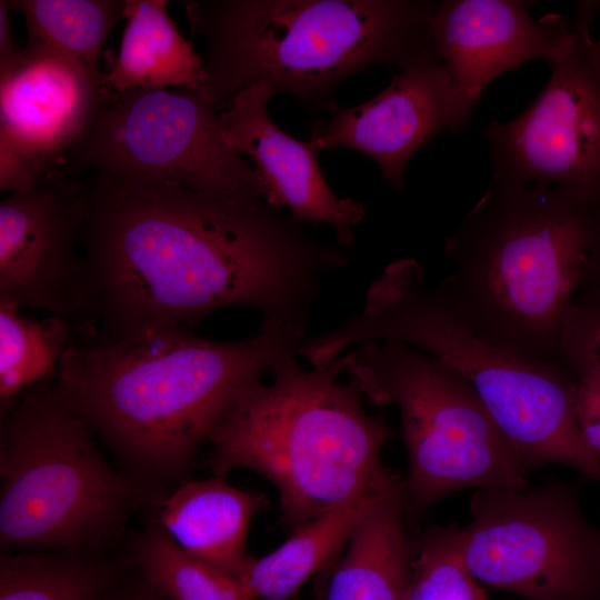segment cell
Masks as SVG:
<instances>
[{"mask_svg": "<svg viewBox=\"0 0 600 600\" xmlns=\"http://www.w3.org/2000/svg\"><path fill=\"white\" fill-rule=\"evenodd\" d=\"M82 251L99 328L193 330L232 307L308 329L326 273L349 258L267 202L174 186L87 182Z\"/></svg>", "mask_w": 600, "mask_h": 600, "instance_id": "1", "label": "cell"}, {"mask_svg": "<svg viewBox=\"0 0 600 600\" xmlns=\"http://www.w3.org/2000/svg\"><path fill=\"white\" fill-rule=\"evenodd\" d=\"M307 338L268 323L238 341L172 323L96 327L74 332L54 388L129 474L146 486L169 483L187 473L234 399Z\"/></svg>", "mask_w": 600, "mask_h": 600, "instance_id": "2", "label": "cell"}, {"mask_svg": "<svg viewBox=\"0 0 600 600\" xmlns=\"http://www.w3.org/2000/svg\"><path fill=\"white\" fill-rule=\"evenodd\" d=\"M599 240L600 197L491 179L446 240L453 271L433 289L472 334L567 370L562 322Z\"/></svg>", "mask_w": 600, "mask_h": 600, "instance_id": "3", "label": "cell"}, {"mask_svg": "<svg viewBox=\"0 0 600 600\" xmlns=\"http://www.w3.org/2000/svg\"><path fill=\"white\" fill-rule=\"evenodd\" d=\"M297 356L277 361L272 381L249 384L219 419L208 439L213 477L249 469L266 478L290 531L358 498H403V478L381 458L391 429L364 410L353 380L338 379L347 354L310 370Z\"/></svg>", "mask_w": 600, "mask_h": 600, "instance_id": "4", "label": "cell"}, {"mask_svg": "<svg viewBox=\"0 0 600 600\" xmlns=\"http://www.w3.org/2000/svg\"><path fill=\"white\" fill-rule=\"evenodd\" d=\"M203 38L201 89L219 112L257 83L307 108L332 103L347 78L377 66L400 69L432 51L437 2L422 0H188Z\"/></svg>", "mask_w": 600, "mask_h": 600, "instance_id": "5", "label": "cell"}, {"mask_svg": "<svg viewBox=\"0 0 600 600\" xmlns=\"http://www.w3.org/2000/svg\"><path fill=\"white\" fill-rule=\"evenodd\" d=\"M386 340L418 348L462 376L527 474L548 463L583 470L592 462L576 413L577 379L469 332L428 286L413 258L388 264L370 284L362 311L308 337L299 356L311 367L327 366L352 347Z\"/></svg>", "mask_w": 600, "mask_h": 600, "instance_id": "6", "label": "cell"}, {"mask_svg": "<svg viewBox=\"0 0 600 600\" xmlns=\"http://www.w3.org/2000/svg\"><path fill=\"white\" fill-rule=\"evenodd\" d=\"M116 470L86 421L51 381L1 416L0 542L3 551L102 550L148 497Z\"/></svg>", "mask_w": 600, "mask_h": 600, "instance_id": "7", "label": "cell"}, {"mask_svg": "<svg viewBox=\"0 0 600 600\" xmlns=\"http://www.w3.org/2000/svg\"><path fill=\"white\" fill-rule=\"evenodd\" d=\"M347 372L370 402L396 404L408 470L404 512L417 519L469 488L528 486L511 447L472 386L410 344L368 341L347 352Z\"/></svg>", "mask_w": 600, "mask_h": 600, "instance_id": "8", "label": "cell"}, {"mask_svg": "<svg viewBox=\"0 0 600 600\" xmlns=\"http://www.w3.org/2000/svg\"><path fill=\"white\" fill-rule=\"evenodd\" d=\"M91 170L126 183L267 199L257 171L228 141L201 87L114 93L56 177L80 178Z\"/></svg>", "mask_w": 600, "mask_h": 600, "instance_id": "9", "label": "cell"}, {"mask_svg": "<svg viewBox=\"0 0 600 600\" xmlns=\"http://www.w3.org/2000/svg\"><path fill=\"white\" fill-rule=\"evenodd\" d=\"M586 479L478 489L461 528L476 579L528 600H598L600 528L582 511Z\"/></svg>", "mask_w": 600, "mask_h": 600, "instance_id": "10", "label": "cell"}, {"mask_svg": "<svg viewBox=\"0 0 600 600\" xmlns=\"http://www.w3.org/2000/svg\"><path fill=\"white\" fill-rule=\"evenodd\" d=\"M600 1H580L569 42L533 103L486 130L492 180L570 187L600 197Z\"/></svg>", "mask_w": 600, "mask_h": 600, "instance_id": "11", "label": "cell"}, {"mask_svg": "<svg viewBox=\"0 0 600 600\" xmlns=\"http://www.w3.org/2000/svg\"><path fill=\"white\" fill-rule=\"evenodd\" d=\"M87 182L52 177L0 203V300L97 327L82 247Z\"/></svg>", "mask_w": 600, "mask_h": 600, "instance_id": "12", "label": "cell"}, {"mask_svg": "<svg viewBox=\"0 0 600 600\" xmlns=\"http://www.w3.org/2000/svg\"><path fill=\"white\" fill-rule=\"evenodd\" d=\"M331 117L314 123L309 144L317 151L347 147L379 166L397 191L416 152L440 131L462 130L472 104L454 88L443 63L430 51L400 69L376 97L353 107L328 106Z\"/></svg>", "mask_w": 600, "mask_h": 600, "instance_id": "13", "label": "cell"}, {"mask_svg": "<svg viewBox=\"0 0 600 600\" xmlns=\"http://www.w3.org/2000/svg\"><path fill=\"white\" fill-rule=\"evenodd\" d=\"M113 96L103 70L94 72L26 44L0 67V143L27 160L42 180L56 177Z\"/></svg>", "mask_w": 600, "mask_h": 600, "instance_id": "14", "label": "cell"}, {"mask_svg": "<svg viewBox=\"0 0 600 600\" xmlns=\"http://www.w3.org/2000/svg\"><path fill=\"white\" fill-rule=\"evenodd\" d=\"M571 27L558 13L533 18L520 0H444L432 13L430 42L457 91L473 106L506 71L559 57Z\"/></svg>", "mask_w": 600, "mask_h": 600, "instance_id": "15", "label": "cell"}, {"mask_svg": "<svg viewBox=\"0 0 600 600\" xmlns=\"http://www.w3.org/2000/svg\"><path fill=\"white\" fill-rule=\"evenodd\" d=\"M276 93L263 82L238 93L219 112L223 132L237 152L254 162L268 204L287 208L299 222L329 226L339 246L351 249L354 228L362 221L366 207L353 198L337 197L323 178L318 152L271 120L268 102Z\"/></svg>", "mask_w": 600, "mask_h": 600, "instance_id": "16", "label": "cell"}, {"mask_svg": "<svg viewBox=\"0 0 600 600\" xmlns=\"http://www.w3.org/2000/svg\"><path fill=\"white\" fill-rule=\"evenodd\" d=\"M267 506L264 494L218 477L189 480L164 500L158 522L187 553L238 578L252 558L247 552L251 520Z\"/></svg>", "mask_w": 600, "mask_h": 600, "instance_id": "17", "label": "cell"}, {"mask_svg": "<svg viewBox=\"0 0 600 600\" xmlns=\"http://www.w3.org/2000/svg\"><path fill=\"white\" fill-rule=\"evenodd\" d=\"M404 517L402 497L378 500L343 549L318 574L316 600H406L411 539Z\"/></svg>", "mask_w": 600, "mask_h": 600, "instance_id": "18", "label": "cell"}, {"mask_svg": "<svg viewBox=\"0 0 600 600\" xmlns=\"http://www.w3.org/2000/svg\"><path fill=\"white\" fill-rule=\"evenodd\" d=\"M167 0H124L119 52L109 59L104 81L113 93L130 89H198L203 59L168 16Z\"/></svg>", "mask_w": 600, "mask_h": 600, "instance_id": "19", "label": "cell"}, {"mask_svg": "<svg viewBox=\"0 0 600 600\" xmlns=\"http://www.w3.org/2000/svg\"><path fill=\"white\" fill-rule=\"evenodd\" d=\"M381 498H358L324 512L290 531V537L270 553L252 556L238 576L250 600L293 597L338 556L362 517Z\"/></svg>", "mask_w": 600, "mask_h": 600, "instance_id": "20", "label": "cell"}, {"mask_svg": "<svg viewBox=\"0 0 600 600\" xmlns=\"http://www.w3.org/2000/svg\"><path fill=\"white\" fill-rule=\"evenodd\" d=\"M120 569L86 548L0 554V600H113Z\"/></svg>", "mask_w": 600, "mask_h": 600, "instance_id": "21", "label": "cell"}, {"mask_svg": "<svg viewBox=\"0 0 600 600\" xmlns=\"http://www.w3.org/2000/svg\"><path fill=\"white\" fill-rule=\"evenodd\" d=\"M20 307L0 300L1 416L31 388L57 378L73 327L51 316L42 321L24 317Z\"/></svg>", "mask_w": 600, "mask_h": 600, "instance_id": "22", "label": "cell"}, {"mask_svg": "<svg viewBox=\"0 0 600 600\" xmlns=\"http://www.w3.org/2000/svg\"><path fill=\"white\" fill-rule=\"evenodd\" d=\"M28 29L27 44L100 72L103 47L123 18L124 0L18 1Z\"/></svg>", "mask_w": 600, "mask_h": 600, "instance_id": "23", "label": "cell"}, {"mask_svg": "<svg viewBox=\"0 0 600 600\" xmlns=\"http://www.w3.org/2000/svg\"><path fill=\"white\" fill-rule=\"evenodd\" d=\"M131 553L139 577L164 600H250L238 578L187 553L159 522L134 537Z\"/></svg>", "mask_w": 600, "mask_h": 600, "instance_id": "24", "label": "cell"}, {"mask_svg": "<svg viewBox=\"0 0 600 600\" xmlns=\"http://www.w3.org/2000/svg\"><path fill=\"white\" fill-rule=\"evenodd\" d=\"M406 600H490L466 562L457 523L430 526L411 540Z\"/></svg>", "mask_w": 600, "mask_h": 600, "instance_id": "25", "label": "cell"}, {"mask_svg": "<svg viewBox=\"0 0 600 600\" xmlns=\"http://www.w3.org/2000/svg\"><path fill=\"white\" fill-rule=\"evenodd\" d=\"M559 349L577 381L600 388V298L574 297L562 322Z\"/></svg>", "mask_w": 600, "mask_h": 600, "instance_id": "26", "label": "cell"}, {"mask_svg": "<svg viewBox=\"0 0 600 600\" xmlns=\"http://www.w3.org/2000/svg\"><path fill=\"white\" fill-rule=\"evenodd\" d=\"M576 413L586 442L600 458V388L578 381Z\"/></svg>", "mask_w": 600, "mask_h": 600, "instance_id": "27", "label": "cell"}, {"mask_svg": "<svg viewBox=\"0 0 600 600\" xmlns=\"http://www.w3.org/2000/svg\"><path fill=\"white\" fill-rule=\"evenodd\" d=\"M577 294L600 298V240L591 253Z\"/></svg>", "mask_w": 600, "mask_h": 600, "instance_id": "28", "label": "cell"}, {"mask_svg": "<svg viewBox=\"0 0 600 600\" xmlns=\"http://www.w3.org/2000/svg\"><path fill=\"white\" fill-rule=\"evenodd\" d=\"M113 600H164L140 577L137 581H123Z\"/></svg>", "mask_w": 600, "mask_h": 600, "instance_id": "29", "label": "cell"}, {"mask_svg": "<svg viewBox=\"0 0 600 600\" xmlns=\"http://www.w3.org/2000/svg\"><path fill=\"white\" fill-rule=\"evenodd\" d=\"M600 38V37H599Z\"/></svg>", "mask_w": 600, "mask_h": 600, "instance_id": "30", "label": "cell"}]
</instances>
